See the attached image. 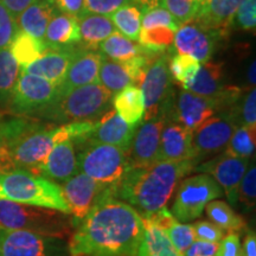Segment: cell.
<instances>
[{
	"instance_id": "cell-1",
	"label": "cell",
	"mask_w": 256,
	"mask_h": 256,
	"mask_svg": "<svg viewBox=\"0 0 256 256\" xmlns=\"http://www.w3.org/2000/svg\"><path fill=\"white\" fill-rule=\"evenodd\" d=\"M142 230L140 214L110 196L96 204L70 235L69 256H134Z\"/></svg>"
},
{
	"instance_id": "cell-2",
	"label": "cell",
	"mask_w": 256,
	"mask_h": 256,
	"mask_svg": "<svg viewBox=\"0 0 256 256\" xmlns=\"http://www.w3.org/2000/svg\"><path fill=\"white\" fill-rule=\"evenodd\" d=\"M95 121L55 126L26 118L0 119V139L17 168L36 174L54 146L66 140L84 136L92 132Z\"/></svg>"
},
{
	"instance_id": "cell-3",
	"label": "cell",
	"mask_w": 256,
	"mask_h": 256,
	"mask_svg": "<svg viewBox=\"0 0 256 256\" xmlns=\"http://www.w3.org/2000/svg\"><path fill=\"white\" fill-rule=\"evenodd\" d=\"M194 168L192 160L156 162L147 168H128L115 188V197L133 206L145 218L166 208L179 182Z\"/></svg>"
},
{
	"instance_id": "cell-4",
	"label": "cell",
	"mask_w": 256,
	"mask_h": 256,
	"mask_svg": "<svg viewBox=\"0 0 256 256\" xmlns=\"http://www.w3.org/2000/svg\"><path fill=\"white\" fill-rule=\"evenodd\" d=\"M113 95L100 83L58 90L49 104L36 118L49 122L66 124L98 120L110 110Z\"/></svg>"
},
{
	"instance_id": "cell-5",
	"label": "cell",
	"mask_w": 256,
	"mask_h": 256,
	"mask_svg": "<svg viewBox=\"0 0 256 256\" xmlns=\"http://www.w3.org/2000/svg\"><path fill=\"white\" fill-rule=\"evenodd\" d=\"M0 200L46 208L70 215L60 184L20 168L0 174Z\"/></svg>"
},
{
	"instance_id": "cell-6",
	"label": "cell",
	"mask_w": 256,
	"mask_h": 256,
	"mask_svg": "<svg viewBox=\"0 0 256 256\" xmlns=\"http://www.w3.org/2000/svg\"><path fill=\"white\" fill-rule=\"evenodd\" d=\"M74 228V220L68 214L46 208L0 200V230H28L66 238H70Z\"/></svg>"
},
{
	"instance_id": "cell-7",
	"label": "cell",
	"mask_w": 256,
	"mask_h": 256,
	"mask_svg": "<svg viewBox=\"0 0 256 256\" xmlns=\"http://www.w3.org/2000/svg\"><path fill=\"white\" fill-rule=\"evenodd\" d=\"M242 95V89L232 86H228L220 98H206L184 89L176 94L174 90L160 115L168 121H174L194 130L218 112L232 108Z\"/></svg>"
},
{
	"instance_id": "cell-8",
	"label": "cell",
	"mask_w": 256,
	"mask_h": 256,
	"mask_svg": "<svg viewBox=\"0 0 256 256\" xmlns=\"http://www.w3.org/2000/svg\"><path fill=\"white\" fill-rule=\"evenodd\" d=\"M78 172L98 183L116 188L128 170L127 152L106 144L75 142Z\"/></svg>"
},
{
	"instance_id": "cell-9",
	"label": "cell",
	"mask_w": 256,
	"mask_h": 256,
	"mask_svg": "<svg viewBox=\"0 0 256 256\" xmlns=\"http://www.w3.org/2000/svg\"><path fill=\"white\" fill-rule=\"evenodd\" d=\"M220 184L210 174H200L182 179L176 192L171 214L180 223L202 216L206 204L223 196Z\"/></svg>"
},
{
	"instance_id": "cell-10",
	"label": "cell",
	"mask_w": 256,
	"mask_h": 256,
	"mask_svg": "<svg viewBox=\"0 0 256 256\" xmlns=\"http://www.w3.org/2000/svg\"><path fill=\"white\" fill-rule=\"evenodd\" d=\"M238 126V118L229 108L218 112L192 130V160L196 166L226 150Z\"/></svg>"
},
{
	"instance_id": "cell-11",
	"label": "cell",
	"mask_w": 256,
	"mask_h": 256,
	"mask_svg": "<svg viewBox=\"0 0 256 256\" xmlns=\"http://www.w3.org/2000/svg\"><path fill=\"white\" fill-rule=\"evenodd\" d=\"M0 256H69L66 238L28 230H0Z\"/></svg>"
},
{
	"instance_id": "cell-12",
	"label": "cell",
	"mask_w": 256,
	"mask_h": 256,
	"mask_svg": "<svg viewBox=\"0 0 256 256\" xmlns=\"http://www.w3.org/2000/svg\"><path fill=\"white\" fill-rule=\"evenodd\" d=\"M60 185L75 226H78V224L88 215L89 211L102 200L110 196L115 197L116 188L98 183L81 172Z\"/></svg>"
},
{
	"instance_id": "cell-13",
	"label": "cell",
	"mask_w": 256,
	"mask_h": 256,
	"mask_svg": "<svg viewBox=\"0 0 256 256\" xmlns=\"http://www.w3.org/2000/svg\"><path fill=\"white\" fill-rule=\"evenodd\" d=\"M170 57L162 54L147 68L140 89L144 96L145 113L142 121L151 120L162 114L164 106L174 92L172 78L168 70Z\"/></svg>"
},
{
	"instance_id": "cell-14",
	"label": "cell",
	"mask_w": 256,
	"mask_h": 256,
	"mask_svg": "<svg viewBox=\"0 0 256 256\" xmlns=\"http://www.w3.org/2000/svg\"><path fill=\"white\" fill-rule=\"evenodd\" d=\"M57 95V87L40 76L20 72L10 110L18 115L36 116Z\"/></svg>"
},
{
	"instance_id": "cell-15",
	"label": "cell",
	"mask_w": 256,
	"mask_h": 256,
	"mask_svg": "<svg viewBox=\"0 0 256 256\" xmlns=\"http://www.w3.org/2000/svg\"><path fill=\"white\" fill-rule=\"evenodd\" d=\"M248 166L249 159L238 158L224 152L209 162H200L194 170L210 174L222 188L223 194L230 203L236 204L238 200L240 184L247 172Z\"/></svg>"
},
{
	"instance_id": "cell-16",
	"label": "cell",
	"mask_w": 256,
	"mask_h": 256,
	"mask_svg": "<svg viewBox=\"0 0 256 256\" xmlns=\"http://www.w3.org/2000/svg\"><path fill=\"white\" fill-rule=\"evenodd\" d=\"M223 37L220 32L200 26L192 20L179 26L174 34V43L178 54L190 56L200 63H206Z\"/></svg>"
},
{
	"instance_id": "cell-17",
	"label": "cell",
	"mask_w": 256,
	"mask_h": 256,
	"mask_svg": "<svg viewBox=\"0 0 256 256\" xmlns=\"http://www.w3.org/2000/svg\"><path fill=\"white\" fill-rule=\"evenodd\" d=\"M166 119L162 115L138 124L136 134L128 150V166L133 168H147L156 162L160 136Z\"/></svg>"
},
{
	"instance_id": "cell-18",
	"label": "cell",
	"mask_w": 256,
	"mask_h": 256,
	"mask_svg": "<svg viewBox=\"0 0 256 256\" xmlns=\"http://www.w3.org/2000/svg\"><path fill=\"white\" fill-rule=\"evenodd\" d=\"M136 127L130 126L124 122L118 115L114 110H110L102 114L98 120L95 121L94 128L92 132L86 134L84 136L72 139L75 142H89L106 144V145H113L122 148L124 152L128 153L130 144L136 134Z\"/></svg>"
},
{
	"instance_id": "cell-19",
	"label": "cell",
	"mask_w": 256,
	"mask_h": 256,
	"mask_svg": "<svg viewBox=\"0 0 256 256\" xmlns=\"http://www.w3.org/2000/svg\"><path fill=\"white\" fill-rule=\"evenodd\" d=\"M102 60L100 51L78 46L58 90H69L98 82V69Z\"/></svg>"
},
{
	"instance_id": "cell-20",
	"label": "cell",
	"mask_w": 256,
	"mask_h": 256,
	"mask_svg": "<svg viewBox=\"0 0 256 256\" xmlns=\"http://www.w3.org/2000/svg\"><path fill=\"white\" fill-rule=\"evenodd\" d=\"M76 174H78V154L72 139L54 146L36 172V174L57 184L64 183Z\"/></svg>"
},
{
	"instance_id": "cell-21",
	"label": "cell",
	"mask_w": 256,
	"mask_h": 256,
	"mask_svg": "<svg viewBox=\"0 0 256 256\" xmlns=\"http://www.w3.org/2000/svg\"><path fill=\"white\" fill-rule=\"evenodd\" d=\"M78 46L56 48V49L48 48L40 58L25 68H22V72L46 78L58 88L66 78L70 60Z\"/></svg>"
},
{
	"instance_id": "cell-22",
	"label": "cell",
	"mask_w": 256,
	"mask_h": 256,
	"mask_svg": "<svg viewBox=\"0 0 256 256\" xmlns=\"http://www.w3.org/2000/svg\"><path fill=\"white\" fill-rule=\"evenodd\" d=\"M180 160H192V130L174 121L166 120L160 136L156 162Z\"/></svg>"
},
{
	"instance_id": "cell-23",
	"label": "cell",
	"mask_w": 256,
	"mask_h": 256,
	"mask_svg": "<svg viewBox=\"0 0 256 256\" xmlns=\"http://www.w3.org/2000/svg\"><path fill=\"white\" fill-rule=\"evenodd\" d=\"M242 2L243 0H206L200 5L194 22L226 36V30L232 26L236 10Z\"/></svg>"
},
{
	"instance_id": "cell-24",
	"label": "cell",
	"mask_w": 256,
	"mask_h": 256,
	"mask_svg": "<svg viewBox=\"0 0 256 256\" xmlns=\"http://www.w3.org/2000/svg\"><path fill=\"white\" fill-rule=\"evenodd\" d=\"M48 48H70L81 43L78 20L72 16L57 11L48 24L43 38Z\"/></svg>"
},
{
	"instance_id": "cell-25",
	"label": "cell",
	"mask_w": 256,
	"mask_h": 256,
	"mask_svg": "<svg viewBox=\"0 0 256 256\" xmlns=\"http://www.w3.org/2000/svg\"><path fill=\"white\" fill-rule=\"evenodd\" d=\"M58 10L54 0H37L16 18L19 30L43 40L48 24Z\"/></svg>"
},
{
	"instance_id": "cell-26",
	"label": "cell",
	"mask_w": 256,
	"mask_h": 256,
	"mask_svg": "<svg viewBox=\"0 0 256 256\" xmlns=\"http://www.w3.org/2000/svg\"><path fill=\"white\" fill-rule=\"evenodd\" d=\"M226 88L228 86L224 84L223 64L206 62L200 66L194 81L184 90L206 98H220L224 94Z\"/></svg>"
},
{
	"instance_id": "cell-27",
	"label": "cell",
	"mask_w": 256,
	"mask_h": 256,
	"mask_svg": "<svg viewBox=\"0 0 256 256\" xmlns=\"http://www.w3.org/2000/svg\"><path fill=\"white\" fill-rule=\"evenodd\" d=\"M144 220V230L134 256H183L174 247L166 232L148 218Z\"/></svg>"
},
{
	"instance_id": "cell-28",
	"label": "cell",
	"mask_w": 256,
	"mask_h": 256,
	"mask_svg": "<svg viewBox=\"0 0 256 256\" xmlns=\"http://www.w3.org/2000/svg\"><path fill=\"white\" fill-rule=\"evenodd\" d=\"M78 20L81 44L87 49L96 50L106 38L116 31L108 16L84 14Z\"/></svg>"
},
{
	"instance_id": "cell-29",
	"label": "cell",
	"mask_w": 256,
	"mask_h": 256,
	"mask_svg": "<svg viewBox=\"0 0 256 256\" xmlns=\"http://www.w3.org/2000/svg\"><path fill=\"white\" fill-rule=\"evenodd\" d=\"M113 104L114 110L130 126L136 127L142 121L145 104L142 89L138 86H128L115 94Z\"/></svg>"
},
{
	"instance_id": "cell-30",
	"label": "cell",
	"mask_w": 256,
	"mask_h": 256,
	"mask_svg": "<svg viewBox=\"0 0 256 256\" xmlns=\"http://www.w3.org/2000/svg\"><path fill=\"white\" fill-rule=\"evenodd\" d=\"M48 46L44 40H37L22 30L17 31L8 46L10 52L17 60L20 68H25L40 58Z\"/></svg>"
},
{
	"instance_id": "cell-31",
	"label": "cell",
	"mask_w": 256,
	"mask_h": 256,
	"mask_svg": "<svg viewBox=\"0 0 256 256\" xmlns=\"http://www.w3.org/2000/svg\"><path fill=\"white\" fill-rule=\"evenodd\" d=\"M98 82L112 95L118 94L128 86H132L133 81L130 74L120 62L113 60L102 55L100 69H98Z\"/></svg>"
},
{
	"instance_id": "cell-32",
	"label": "cell",
	"mask_w": 256,
	"mask_h": 256,
	"mask_svg": "<svg viewBox=\"0 0 256 256\" xmlns=\"http://www.w3.org/2000/svg\"><path fill=\"white\" fill-rule=\"evenodd\" d=\"M22 68L8 49L0 50V107H8Z\"/></svg>"
},
{
	"instance_id": "cell-33",
	"label": "cell",
	"mask_w": 256,
	"mask_h": 256,
	"mask_svg": "<svg viewBox=\"0 0 256 256\" xmlns=\"http://www.w3.org/2000/svg\"><path fill=\"white\" fill-rule=\"evenodd\" d=\"M98 48H100L102 55L116 60V62H124V60L142 55L145 52L142 46H138L133 40H128L127 37H124L122 34L118 31L106 38Z\"/></svg>"
},
{
	"instance_id": "cell-34",
	"label": "cell",
	"mask_w": 256,
	"mask_h": 256,
	"mask_svg": "<svg viewBox=\"0 0 256 256\" xmlns=\"http://www.w3.org/2000/svg\"><path fill=\"white\" fill-rule=\"evenodd\" d=\"M142 11L136 5L128 2L115 10L113 14H110V18L120 34H122L128 40L138 42L142 28Z\"/></svg>"
},
{
	"instance_id": "cell-35",
	"label": "cell",
	"mask_w": 256,
	"mask_h": 256,
	"mask_svg": "<svg viewBox=\"0 0 256 256\" xmlns=\"http://www.w3.org/2000/svg\"><path fill=\"white\" fill-rule=\"evenodd\" d=\"M206 215L210 222L216 224L224 232H235L246 228V224L238 214L230 208L226 202L220 200H214L209 202L206 206Z\"/></svg>"
},
{
	"instance_id": "cell-36",
	"label": "cell",
	"mask_w": 256,
	"mask_h": 256,
	"mask_svg": "<svg viewBox=\"0 0 256 256\" xmlns=\"http://www.w3.org/2000/svg\"><path fill=\"white\" fill-rule=\"evenodd\" d=\"M174 31L168 28H140L138 42L147 52L160 55L172 46L174 40Z\"/></svg>"
},
{
	"instance_id": "cell-37",
	"label": "cell",
	"mask_w": 256,
	"mask_h": 256,
	"mask_svg": "<svg viewBox=\"0 0 256 256\" xmlns=\"http://www.w3.org/2000/svg\"><path fill=\"white\" fill-rule=\"evenodd\" d=\"M255 128L238 126L226 147V154L249 159L255 152Z\"/></svg>"
},
{
	"instance_id": "cell-38",
	"label": "cell",
	"mask_w": 256,
	"mask_h": 256,
	"mask_svg": "<svg viewBox=\"0 0 256 256\" xmlns=\"http://www.w3.org/2000/svg\"><path fill=\"white\" fill-rule=\"evenodd\" d=\"M200 66V62L183 54H177L168 60V70L172 80L182 86L183 89H186L188 86L194 81Z\"/></svg>"
},
{
	"instance_id": "cell-39",
	"label": "cell",
	"mask_w": 256,
	"mask_h": 256,
	"mask_svg": "<svg viewBox=\"0 0 256 256\" xmlns=\"http://www.w3.org/2000/svg\"><path fill=\"white\" fill-rule=\"evenodd\" d=\"M162 6L179 25H183L196 18L200 4L198 0H162Z\"/></svg>"
},
{
	"instance_id": "cell-40",
	"label": "cell",
	"mask_w": 256,
	"mask_h": 256,
	"mask_svg": "<svg viewBox=\"0 0 256 256\" xmlns=\"http://www.w3.org/2000/svg\"><path fill=\"white\" fill-rule=\"evenodd\" d=\"M232 110L238 118L240 126L256 127V92L252 87L244 98H240V100L232 106Z\"/></svg>"
},
{
	"instance_id": "cell-41",
	"label": "cell",
	"mask_w": 256,
	"mask_h": 256,
	"mask_svg": "<svg viewBox=\"0 0 256 256\" xmlns=\"http://www.w3.org/2000/svg\"><path fill=\"white\" fill-rule=\"evenodd\" d=\"M179 25L176 19L164 6H156L151 10H147L142 16V28H168L172 31H177Z\"/></svg>"
},
{
	"instance_id": "cell-42",
	"label": "cell",
	"mask_w": 256,
	"mask_h": 256,
	"mask_svg": "<svg viewBox=\"0 0 256 256\" xmlns=\"http://www.w3.org/2000/svg\"><path fill=\"white\" fill-rule=\"evenodd\" d=\"M166 235L170 238L174 247L180 252L182 255L184 252L190 247V244L194 241V235L192 232L191 224L180 223L176 220L165 230Z\"/></svg>"
},
{
	"instance_id": "cell-43",
	"label": "cell",
	"mask_w": 256,
	"mask_h": 256,
	"mask_svg": "<svg viewBox=\"0 0 256 256\" xmlns=\"http://www.w3.org/2000/svg\"><path fill=\"white\" fill-rule=\"evenodd\" d=\"M256 25V0H243L236 10L232 26L240 30L252 31Z\"/></svg>"
},
{
	"instance_id": "cell-44",
	"label": "cell",
	"mask_w": 256,
	"mask_h": 256,
	"mask_svg": "<svg viewBox=\"0 0 256 256\" xmlns=\"http://www.w3.org/2000/svg\"><path fill=\"white\" fill-rule=\"evenodd\" d=\"M248 209L255 206L256 202V168L252 162V168L243 176L238 188V200Z\"/></svg>"
},
{
	"instance_id": "cell-45",
	"label": "cell",
	"mask_w": 256,
	"mask_h": 256,
	"mask_svg": "<svg viewBox=\"0 0 256 256\" xmlns=\"http://www.w3.org/2000/svg\"><path fill=\"white\" fill-rule=\"evenodd\" d=\"M18 30L16 18L0 2V50L8 49Z\"/></svg>"
},
{
	"instance_id": "cell-46",
	"label": "cell",
	"mask_w": 256,
	"mask_h": 256,
	"mask_svg": "<svg viewBox=\"0 0 256 256\" xmlns=\"http://www.w3.org/2000/svg\"><path fill=\"white\" fill-rule=\"evenodd\" d=\"M194 240L206 241L212 243H220L224 238V230L217 226L210 220H197L191 224Z\"/></svg>"
},
{
	"instance_id": "cell-47",
	"label": "cell",
	"mask_w": 256,
	"mask_h": 256,
	"mask_svg": "<svg viewBox=\"0 0 256 256\" xmlns=\"http://www.w3.org/2000/svg\"><path fill=\"white\" fill-rule=\"evenodd\" d=\"M130 0H86V12L87 14L110 16L115 10H118L124 4H128Z\"/></svg>"
},
{
	"instance_id": "cell-48",
	"label": "cell",
	"mask_w": 256,
	"mask_h": 256,
	"mask_svg": "<svg viewBox=\"0 0 256 256\" xmlns=\"http://www.w3.org/2000/svg\"><path fill=\"white\" fill-rule=\"evenodd\" d=\"M215 256H242V244L238 232H230L220 240Z\"/></svg>"
},
{
	"instance_id": "cell-49",
	"label": "cell",
	"mask_w": 256,
	"mask_h": 256,
	"mask_svg": "<svg viewBox=\"0 0 256 256\" xmlns=\"http://www.w3.org/2000/svg\"><path fill=\"white\" fill-rule=\"evenodd\" d=\"M56 8L60 12L66 14L72 17L78 19L86 12V0H54Z\"/></svg>"
},
{
	"instance_id": "cell-50",
	"label": "cell",
	"mask_w": 256,
	"mask_h": 256,
	"mask_svg": "<svg viewBox=\"0 0 256 256\" xmlns=\"http://www.w3.org/2000/svg\"><path fill=\"white\" fill-rule=\"evenodd\" d=\"M218 243L194 240L190 247L184 252L183 256H215Z\"/></svg>"
},
{
	"instance_id": "cell-51",
	"label": "cell",
	"mask_w": 256,
	"mask_h": 256,
	"mask_svg": "<svg viewBox=\"0 0 256 256\" xmlns=\"http://www.w3.org/2000/svg\"><path fill=\"white\" fill-rule=\"evenodd\" d=\"M0 2L8 10L10 14L14 16V18H17L25 8L34 4L37 0H0Z\"/></svg>"
},
{
	"instance_id": "cell-52",
	"label": "cell",
	"mask_w": 256,
	"mask_h": 256,
	"mask_svg": "<svg viewBox=\"0 0 256 256\" xmlns=\"http://www.w3.org/2000/svg\"><path fill=\"white\" fill-rule=\"evenodd\" d=\"M242 256H256V236L254 232H249L242 246Z\"/></svg>"
},
{
	"instance_id": "cell-53",
	"label": "cell",
	"mask_w": 256,
	"mask_h": 256,
	"mask_svg": "<svg viewBox=\"0 0 256 256\" xmlns=\"http://www.w3.org/2000/svg\"><path fill=\"white\" fill-rule=\"evenodd\" d=\"M130 2L136 5L142 11V14L156 6H162V0H130Z\"/></svg>"
},
{
	"instance_id": "cell-54",
	"label": "cell",
	"mask_w": 256,
	"mask_h": 256,
	"mask_svg": "<svg viewBox=\"0 0 256 256\" xmlns=\"http://www.w3.org/2000/svg\"><path fill=\"white\" fill-rule=\"evenodd\" d=\"M248 81L250 84H252V87L255 86V60H252L250 66H249L248 69Z\"/></svg>"
},
{
	"instance_id": "cell-55",
	"label": "cell",
	"mask_w": 256,
	"mask_h": 256,
	"mask_svg": "<svg viewBox=\"0 0 256 256\" xmlns=\"http://www.w3.org/2000/svg\"><path fill=\"white\" fill-rule=\"evenodd\" d=\"M2 147H4V144H2V139H0V151H2Z\"/></svg>"
},
{
	"instance_id": "cell-56",
	"label": "cell",
	"mask_w": 256,
	"mask_h": 256,
	"mask_svg": "<svg viewBox=\"0 0 256 256\" xmlns=\"http://www.w3.org/2000/svg\"><path fill=\"white\" fill-rule=\"evenodd\" d=\"M198 2H200V5H203V4H204V2H206V0H198Z\"/></svg>"
}]
</instances>
